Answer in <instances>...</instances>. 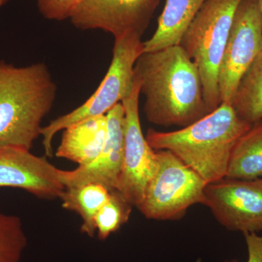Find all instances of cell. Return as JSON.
Returning a JSON list of instances; mask_svg holds the SVG:
<instances>
[{
  "label": "cell",
  "mask_w": 262,
  "mask_h": 262,
  "mask_svg": "<svg viewBox=\"0 0 262 262\" xmlns=\"http://www.w3.org/2000/svg\"><path fill=\"white\" fill-rule=\"evenodd\" d=\"M244 237L248 248L247 262H262V234L258 235L256 232H248L244 233Z\"/></svg>",
  "instance_id": "cell-21"
},
{
  "label": "cell",
  "mask_w": 262,
  "mask_h": 262,
  "mask_svg": "<svg viewBox=\"0 0 262 262\" xmlns=\"http://www.w3.org/2000/svg\"><path fill=\"white\" fill-rule=\"evenodd\" d=\"M143 53L141 36L130 34L115 38L111 64L94 94L79 107L42 127L41 136L46 156L53 157V138L57 133L88 119L106 115L128 96L134 84L136 61Z\"/></svg>",
  "instance_id": "cell-5"
},
{
  "label": "cell",
  "mask_w": 262,
  "mask_h": 262,
  "mask_svg": "<svg viewBox=\"0 0 262 262\" xmlns=\"http://www.w3.org/2000/svg\"><path fill=\"white\" fill-rule=\"evenodd\" d=\"M41 14L49 20L70 18L82 0H37Z\"/></svg>",
  "instance_id": "cell-20"
},
{
  "label": "cell",
  "mask_w": 262,
  "mask_h": 262,
  "mask_svg": "<svg viewBox=\"0 0 262 262\" xmlns=\"http://www.w3.org/2000/svg\"><path fill=\"white\" fill-rule=\"evenodd\" d=\"M63 130L56 156L84 166L92 163L103 149L107 135L106 116L88 119Z\"/></svg>",
  "instance_id": "cell-13"
},
{
  "label": "cell",
  "mask_w": 262,
  "mask_h": 262,
  "mask_svg": "<svg viewBox=\"0 0 262 262\" xmlns=\"http://www.w3.org/2000/svg\"><path fill=\"white\" fill-rule=\"evenodd\" d=\"M157 151L158 166L138 209L146 218L173 220L195 204H204L207 183L168 150Z\"/></svg>",
  "instance_id": "cell-6"
},
{
  "label": "cell",
  "mask_w": 262,
  "mask_h": 262,
  "mask_svg": "<svg viewBox=\"0 0 262 262\" xmlns=\"http://www.w3.org/2000/svg\"><path fill=\"white\" fill-rule=\"evenodd\" d=\"M262 51L258 0H242L234 13L219 75L220 101L232 102L239 80Z\"/></svg>",
  "instance_id": "cell-8"
},
{
  "label": "cell",
  "mask_w": 262,
  "mask_h": 262,
  "mask_svg": "<svg viewBox=\"0 0 262 262\" xmlns=\"http://www.w3.org/2000/svg\"><path fill=\"white\" fill-rule=\"evenodd\" d=\"M231 105L248 123L262 120V51L239 80Z\"/></svg>",
  "instance_id": "cell-17"
},
{
  "label": "cell",
  "mask_w": 262,
  "mask_h": 262,
  "mask_svg": "<svg viewBox=\"0 0 262 262\" xmlns=\"http://www.w3.org/2000/svg\"><path fill=\"white\" fill-rule=\"evenodd\" d=\"M258 5H259L260 11H261L262 18V0H258Z\"/></svg>",
  "instance_id": "cell-22"
},
{
  "label": "cell",
  "mask_w": 262,
  "mask_h": 262,
  "mask_svg": "<svg viewBox=\"0 0 262 262\" xmlns=\"http://www.w3.org/2000/svg\"><path fill=\"white\" fill-rule=\"evenodd\" d=\"M107 135L97 158L89 165L72 170L59 169V179L64 187L95 183L108 190H116L121 172L124 150L125 110L117 103L106 115Z\"/></svg>",
  "instance_id": "cell-12"
},
{
  "label": "cell",
  "mask_w": 262,
  "mask_h": 262,
  "mask_svg": "<svg viewBox=\"0 0 262 262\" xmlns=\"http://www.w3.org/2000/svg\"><path fill=\"white\" fill-rule=\"evenodd\" d=\"M0 187L23 189L44 199L59 198L64 186L59 168L30 150L0 146Z\"/></svg>",
  "instance_id": "cell-11"
},
{
  "label": "cell",
  "mask_w": 262,
  "mask_h": 262,
  "mask_svg": "<svg viewBox=\"0 0 262 262\" xmlns=\"http://www.w3.org/2000/svg\"><path fill=\"white\" fill-rule=\"evenodd\" d=\"M262 177V120L251 125L232 149L226 178L252 180Z\"/></svg>",
  "instance_id": "cell-15"
},
{
  "label": "cell",
  "mask_w": 262,
  "mask_h": 262,
  "mask_svg": "<svg viewBox=\"0 0 262 262\" xmlns=\"http://www.w3.org/2000/svg\"><path fill=\"white\" fill-rule=\"evenodd\" d=\"M251 125L239 118L230 103H222L179 130L149 129L146 139L155 151H171L208 184L226 178L232 149Z\"/></svg>",
  "instance_id": "cell-2"
},
{
  "label": "cell",
  "mask_w": 262,
  "mask_h": 262,
  "mask_svg": "<svg viewBox=\"0 0 262 262\" xmlns=\"http://www.w3.org/2000/svg\"><path fill=\"white\" fill-rule=\"evenodd\" d=\"M140 94V80L134 72L132 91L121 102L125 110L123 159L116 190L136 208L142 203L158 166L157 151L150 146L141 128Z\"/></svg>",
  "instance_id": "cell-7"
},
{
  "label": "cell",
  "mask_w": 262,
  "mask_h": 262,
  "mask_svg": "<svg viewBox=\"0 0 262 262\" xmlns=\"http://www.w3.org/2000/svg\"><path fill=\"white\" fill-rule=\"evenodd\" d=\"M160 0H82L70 18L77 29H101L114 37H142Z\"/></svg>",
  "instance_id": "cell-10"
},
{
  "label": "cell",
  "mask_w": 262,
  "mask_h": 262,
  "mask_svg": "<svg viewBox=\"0 0 262 262\" xmlns=\"http://www.w3.org/2000/svg\"><path fill=\"white\" fill-rule=\"evenodd\" d=\"M206 0H166L152 37L144 42V53L179 46L184 33Z\"/></svg>",
  "instance_id": "cell-14"
},
{
  "label": "cell",
  "mask_w": 262,
  "mask_h": 262,
  "mask_svg": "<svg viewBox=\"0 0 262 262\" xmlns=\"http://www.w3.org/2000/svg\"><path fill=\"white\" fill-rule=\"evenodd\" d=\"M27 246L20 218L0 213V262H20Z\"/></svg>",
  "instance_id": "cell-19"
},
{
  "label": "cell",
  "mask_w": 262,
  "mask_h": 262,
  "mask_svg": "<svg viewBox=\"0 0 262 262\" xmlns=\"http://www.w3.org/2000/svg\"><path fill=\"white\" fill-rule=\"evenodd\" d=\"M110 191L101 184L90 183L76 187H66L59 199L65 209L76 212L82 223L81 232L89 237L96 234L95 218L103 205L107 202Z\"/></svg>",
  "instance_id": "cell-16"
},
{
  "label": "cell",
  "mask_w": 262,
  "mask_h": 262,
  "mask_svg": "<svg viewBox=\"0 0 262 262\" xmlns=\"http://www.w3.org/2000/svg\"><path fill=\"white\" fill-rule=\"evenodd\" d=\"M132 205L118 191L110 192V198L95 218V227L100 241H105L129 220Z\"/></svg>",
  "instance_id": "cell-18"
},
{
  "label": "cell",
  "mask_w": 262,
  "mask_h": 262,
  "mask_svg": "<svg viewBox=\"0 0 262 262\" xmlns=\"http://www.w3.org/2000/svg\"><path fill=\"white\" fill-rule=\"evenodd\" d=\"M204 206L230 230L262 231V177L244 180L225 178L207 184Z\"/></svg>",
  "instance_id": "cell-9"
},
{
  "label": "cell",
  "mask_w": 262,
  "mask_h": 262,
  "mask_svg": "<svg viewBox=\"0 0 262 262\" xmlns=\"http://www.w3.org/2000/svg\"><path fill=\"white\" fill-rule=\"evenodd\" d=\"M56 91L45 63L17 67L0 61V146L31 150Z\"/></svg>",
  "instance_id": "cell-3"
},
{
  "label": "cell",
  "mask_w": 262,
  "mask_h": 262,
  "mask_svg": "<svg viewBox=\"0 0 262 262\" xmlns=\"http://www.w3.org/2000/svg\"><path fill=\"white\" fill-rule=\"evenodd\" d=\"M8 1V0H5V2Z\"/></svg>",
  "instance_id": "cell-24"
},
{
  "label": "cell",
  "mask_w": 262,
  "mask_h": 262,
  "mask_svg": "<svg viewBox=\"0 0 262 262\" xmlns=\"http://www.w3.org/2000/svg\"><path fill=\"white\" fill-rule=\"evenodd\" d=\"M134 72L141 82L148 121L185 127L208 115L198 67L180 46L143 53Z\"/></svg>",
  "instance_id": "cell-1"
},
{
  "label": "cell",
  "mask_w": 262,
  "mask_h": 262,
  "mask_svg": "<svg viewBox=\"0 0 262 262\" xmlns=\"http://www.w3.org/2000/svg\"><path fill=\"white\" fill-rule=\"evenodd\" d=\"M5 3H6L5 0H0V7H1L3 4H5Z\"/></svg>",
  "instance_id": "cell-23"
},
{
  "label": "cell",
  "mask_w": 262,
  "mask_h": 262,
  "mask_svg": "<svg viewBox=\"0 0 262 262\" xmlns=\"http://www.w3.org/2000/svg\"><path fill=\"white\" fill-rule=\"evenodd\" d=\"M242 0H206L179 46L198 67L208 113L221 104L219 75L236 9Z\"/></svg>",
  "instance_id": "cell-4"
}]
</instances>
